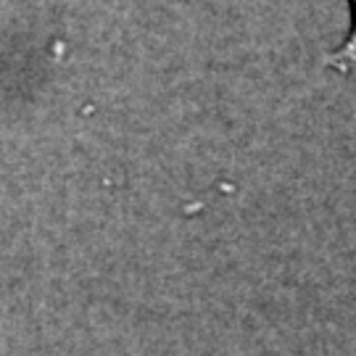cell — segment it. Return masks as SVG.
<instances>
[{"mask_svg":"<svg viewBox=\"0 0 356 356\" xmlns=\"http://www.w3.org/2000/svg\"><path fill=\"white\" fill-rule=\"evenodd\" d=\"M348 16H351V24H348V35L341 42L338 51L330 53L327 64L330 69L341 72V74H351L356 69V0H348Z\"/></svg>","mask_w":356,"mask_h":356,"instance_id":"1","label":"cell"}]
</instances>
